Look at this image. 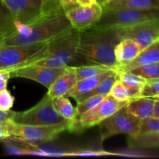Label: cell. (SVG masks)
Wrapping results in <instances>:
<instances>
[{
	"mask_svg": "<svg viewBox=\"0 0 159 159\" xmlns=\"http://www.w3.org/2000/svg\"><path fill=\"white\" fill-rule=\"evenodd\" d=\"M142 120L130 113L125 107L102 120L99 124L101 143L118 134H127L134 137L139 134Z\"/></svg>",
	"mask_w": 159,
	"mask_h": 159,
	"instance_id": "cell-8",
	"label": "cell"
},
{
	"mask_svg": "<svg viewBox=\"0 0 159 159\" xmlns=\"http://www.w3.org/2000/svg\"><path fill=\"white\" fill-rule=\"evenodd\" d=\"M74 68L75 70L77 81L93 77L109 70L113 69V68L103 66V65H93V64H89L88 65H81V66H74Z\"/></svg>",
	"mask_w": 159,
	"mask_h": 159,
	"instance_id": "cell-24",
	"label": "cell"
},
{
	"mask_svg": "<svg viewBox=\"0 0 159 159\" xmlns=\"http://www.w3.org/2000/svg\"><path fill=\"white\" fill-rule=\"evenodd\" d=\"M155 102V100L152 98L141 96L129 101L126 108L135 116L144 120L153 116Z\"/></svg>",
	"mask_w": 159,
	"mask_h": 159,
	"instance_id": "cell-18",
	"label": "cell"
},
{
	"mask_svg": "<svg viewBox=\"0 0 159 159\" xmlns=\"http://www.w3.org/2000/svg\"><path fill=\"white\" fill-rule=\"evenodd\" d=\"M121 40L116 29L90 27L79 32L78 57L89 64L103 65L115 69L118 65L114 51Z\"/></svg>",
	"mask_w": 159,
	"mask_h": 159,
	"instance_id": "cell-2",
	"label": "cell"
},
{
	"mask_svg": "<svg viewBox=\"0 0 159 159\" xmlns=\"http://www.w3.org/2000/svg\"><path fill=\"white\" fill-rule=\"evenodd\" d=\"M129 71L144 78L147 81L159 79V62L138 67Z\"/></svg>",
	"mask_w": 159,
	"mask_h": 159,
	"instance_id": "cell-27",
	"label": "cell"
},
{
	"mask_svg": "<svg viewBox=\"0 0 159 159\" xmlns=\"http://www.w3.org/2000/svg\"><path fill=\"white\" fill-rule=\"evenodd\" d=\"M115 71H116L115 69L109 70V71L102 72L101 74L93 76V77L77 81L75 85L65 94V96L67 98H75L76 96H79V95L88 93L90 90H92L95 87L97 86L103 79H105L106 78L110 75Z\"/></svg>",
	"mask_w": 159,
	"mask_h": 159,
	"instance_id": "cell-17",
	"label": "cell"
},
{
	"mask_svg": "<svg viewBox=\"0 0 159 159\" xmlns=\"http://www.w3.org/2000/svg\"><path fill=\"white\" fill-rule=\"evenodd\" d=\"M154 117L159 118V101L155 100V107H154Z\"/></svg>",
	"mask_w": 159,
	"mask_h": 159,
	"instance_id": "cell-36",
	"label": "cell"
},
{
	"mask_svg": "<svg viewBox=\"0 0 159 159\" xmlns=\"http://www.w3.org/2000/svg\"><path fill=\"white\" fill-rule=\"evenodd\" d=\"M129 9L159 10V0H112L102 9Z\"/></svg>",
	"mask_w": 159,
	"mask_h": 159,
	"instance_id": "cell-19",
	"label": "cell"
},
{
	"mask_svg": "<svg viewBox=\"0 0 159 159\" xmlns=\"http://www.w3.org/2000/svg\"><path fill=\"white\" fill-rule=\"evenodd\" d=\"M141 89L127 87L117 80L113 85L110 94L118 100L130 101L136 98L141 97Z\"/></svg>",
	"mask_w": 159,
	"mask_h": 159,
	"instance_id": "cell-22",
	"label": "cell"
},
{
	"mask_svg": "<svg viewBox=\"0 0 159 159\" xmlns=\"http://www.w3.org/2000/svg\"><path fill=\"white\" fill-rule=\"evenodd\" d=\"M9 137V133L7 124L6 125H0V141H4Z\"/></svg>",
	"mask_w": 159,
	"mask_h": 159,
	"instance_id": "cell-34",
	"label": "cell"
},
{
	"mask_svg": "<svg viewBox=\"0 0 159 159\" xmlns=\"http://www.w3.org/2000/svg\"><path fill=\"white\" fill-rule=\"evenodd\" d=\"M128 146L131 148H154L159 147V132L129 137Z\"/></svg>",
	"mask_w": 159,
	"mask_h": 159,
	"instance_id": "cell-21",
	"label": "cell"
},
{
	"mask_svg": "<svg viewBox=\"0 0 159 159\" xmlns=\"http://www.w3.org/2000/svg\"><path fill=\"white\" fill-rule=\"evenodd\" d=\"M9 137L16 141H21L32 147L54 141L65 130L73 131L74 122L65 120L52 125H24L12 120L7 124Z\"/></svg>",
	"mask_w": 159,
	"mask_h": 159,
	"instance_id": "cell-4",
	"label": "cell"
},
{
	"mask_svg": "<svg viewBox=\"0 0 159 159\" xmlns=\"http://www.w3.org/2000/svg\"><path fill=\"white\" fill-rule=\"evenodd\" d=\"M152 99H155V100L159 101V95H158V96H155V97H153V98H152Z\"/></svg>",
	"mask_w": 159,
	"mask_h": 159,
	"instance_id": "cell-39",
	"label": "cell"
},
{
	"mask_svg": "<svg viewBox=\"0 0 159 159\" xmlns=\"http://www.w3.org/2000/svg\"><path fill=\"white\" fill-rule=\"evenodd\" d=\"M106 96H94L85 99L82 102L77 103V106L75 107V118L74 126L75 124V123L85 113H86L87 112H89L92 109L94 108L95 107H96ZM73 130H74V129H73Z\"/></svg>",
	"mask_w": 159,
	"mask_h": 159,
	"instance_id": "cell-26",
	"label": "cell"
},
{
	"mask_svg": "<svg viewBox=\"0 0 159 159\" xmlns=\"http://www.w3.org/2000/svg\"><path fill=\"white\" fill-rule=\"evenodd\" d=\"M65 120L57 113L53 105V98L46 94L43 99L30 110L16 113L12 121L24 125H52Z\"/></svg>",
	"mask_w": 159,
	"mask_h": 159,
	"instance_id": "cell-9",
	"label": "cell"
},
{
	"mask_svg": "<svg viewBox=\"0 0 159 159\" xmlns=\"http://www.w3.org/2000/svg\"><path fill=\"white\" fill-rule=\"evenodd\" d=\"M110 155H118V154L112 152H104V151H81L77 152H67L66 157L71 156H110Z\"/></svg>",
	"mask_w": 159,
	"mask_h": 159,
	"instance_id": "cell-31",
	"label": "cell"
},
{
	"mask_svg": "<svg viewBox=\"0 0 159 159\" xmlns=\"http://www.w3.org/2000/svg\"><path fill=\"white\" fill-rule=\"evenodd\" d=\"M102 7L95 2L91 6H79L65 12L71 28L81 32L89 29L100 19Z\"/></svg>",
	"mask_w": 159,
	"mask_h": 159,
	"instance_id": "cell-13",
	"label": "cell"
},
{
	"mask_svg": "<svg viewBox=\"0 0 159 159\" xmlns=\"http://www.w3.org/2000/svg\"><path fill=\"white\" fill-rule=\"evenodd\" d=\"M118 80V75L117 71H115L114 72L112 73L110 75L106 78L105 79L102 81L97 86L95 87L89 92L84 94L79 95V96H76L74 99H75L77 103L82 102L85 99H88V98L92 97L94 96H107L110 94V91H111L112 88H113V85L115 82Z\"/></svg>",
	"mask_w": 159,
	"mask_h": 159,
	"instance_id": "cell-20",
	"label": "cell"
},
{
	"mask_svg": "<svg viewBox=\"0 0 159 159\" xmlns=\"http://www.w3.org/2000/svg\"><path fill=\"white\" fill-rule=\"evenodd\" d=\"M48 42L26 45H1L0 70L12 71L37 61L44 56Z\"/></svg>",
	"mask_w": 159,
	"mask_h": 159,
	"instance_id": "cell-5",
	"label": "cell"
},
{
	"mask_svg": "<svg viewBox=\"0 0 159 159\" xmlns=\"http://www.w3.org/2000/svg\"><path fill=\"white\" fill-rule=\"evenodd\" d=\"M67 68L68 67L51 68L31 64L10 71V78H23L30 79L41 84L47 89H49L53 82L66 71Z\"/></svg>",
	"mask_w": 159,
	"mask_h": 159,
	"instance_id": "cell-12",
	"label": "cell"
},
{
	"mask_svg": "<svg viewBox=\"0 0 159 159\" xmlns=\"http://www.w3.org/2000/svg\"><path fill=\"white\" fill-rule=\"evenodd\" d=\"M155 132H159V118L152 116L142 120L138 134L155 133Z\"/></svg>",
	"mask_w": 159,
	"mask_h": 159,
	"instance_id": "cell-28",
	"label": "cell"
},
{
	"mask_svg": "<svg viewBox=\"0 0 159 159\" xmlns=\"http://www.w3.org/2000/svg\"><path fill=\"white\" fill-rule=\"evenodd\" d=\"M129 101H120L113 98L110 94L106 96L96 107L83 115L74 126V130L85 129L99 125L122 107L127 106Z\"/></svg>",
	"mask_w": 159,
	"mask_h": 159,
	"instance_id": "cell-10",
	"label": "cell"
},
{
	"mask_svg": "<svg viewBox=\"0 0 159 159\" xmlns=\"http://www.w3.org/2000/svg\"><path fill=\"white\" fill-rule=\"evenodd\" d=\"M12 20L29 24L41 18L51 9L60 7L57 0H0Z\"/></svg>",
	"mask_w": 159,
	"mask_h": 159,
	"instance_id": "cell-7",
	"label": "cell"
},
{
	"mask_svg": "<svg viewBox=\"0 0 159 159\" xmlns=\"http://www.w3.org/2000/svg\"><path fill=\"white\" fill-rule=\"evenodd\" d=\"M57 2L64 12H67L79 6L78 0H57Z\"/></svg>",
	"mask_w": 159,
	"mask_h": 159,
	"instance_id": "cell-32",
	"label": "cell"
},
{
	"mask_svg": "<svg viewBox=\"0 0 159 159\" xmlns=\"http://www.w3.org/2000/svg\"><path fill=\"white\" fill-rule=\"evenodd\" d=\"M6 34H3L2 32H1V31H0V46L2 44L3 41H4V40L6 39Z\"/></svg>",
	"mask_w": 159,
	"mask_h": 159,
	"instance_id": "cell-38",
	"label": "cell"
},
{
	"mask_svg": "<svg viewBox=\"0 0 159 159\" xmlns=\"http://www.w3.org/2000/svg\"><path fill=\"white\" fill-rule=\"evenodd\" d=\"M79 41V31L70 30L49 40L44 56L33 64L51 68L71 66V64L79 57L76 51Z\"/></svg>",
	"mask_w": 159,
	"mask_h": 159,
	"instance_id": "cell-3",
	"label": "cell"
},
{
	"mask_svg": "<svg viewBox=\"0 0 159 159\" xmlns=\"http://www.w3.org/2000/svg\"><path fill=\"white\" fill-rule=\"evenodd\" d=\"M53 105L60 116L70 121H75V107L72 106L68 98L65 96L53 98Z\"/></svg>",
	"mask_w": 159,
	"mask_h": 159,
	"instance_id": "cell-23",
	"label": "cell"
},
{
	"mask_svg": "<svg viewBox=\"0 0 159 159\" xmlns=\"http://www.w3.org/2000/svg\"><path fill=\"white\" fill-rule=\"evenodd\" d=\"M95 2H96V0H78V3L79 6H91Z\"/></svg>",
	"mask_w": 159,
	"mask_h": 159,
	"instance_id": "cell-35",
	"label": "cell"
},
{
	"mask_svg": "<svg viewBox=\"0 0 159 159\" xmlns=\"http://www.w3.org/2000/svg\"><path fill=\"white\" fill-rule=\"evenodd\" d=\"M9 79H11L9 70H0V92L6 89Z\"/></svg>",
	"mask_w": 159,
	"mask_h": 159,
	"instance_id": "cell-33",
	"label": "cell"
},
{
	"mask_svg": "<svg viewBox=\"0 0 159 159\" xmlns=\"http://www.w3.org/2000/svg\"><path fill=\"white\" fill-rule=\"evenodd\" d=\"M120 39H131L141 49L149 46L159 38V19L148 20L126 27L116 28Z\"/></svg>",
	"mask_w": 159,
	"mask_h": 159,
	"instance_id": "cell-11",
	"label": "cell"
},
{
	"mask_svg": "<svg viewBox=\"0 0 159 159\" xmlns=\"http://www.w3.org/2000/svg\"><path fill=\"white\" fill-rule=\"evenodd\" d=\"M117 71L118 80L122 82L126 86L134 89H139L142 90V88L145 85L146 80L144 78L135 75L130 71Z\"/></svg>",
	"mask_w": 159,
	"mask_h": 159,
	"instance_id": "cell-25",
	"label": "cell"
},
{
	"mask_svg": "<svg viewBox=\"0 0 159 159\" xmlns=\"http://www.w3.org/2000/svg\"><path fill=\"white\" fill-rule=\"evenodd\" d=\"M159 95V79L148 80L141 90V97L153 98Z\"/></svg>",
	"mask_w": 159,
	"mask_h": 159,
	"instance_id": "cell-29",
	"label": "cell"
},
{
	"mask_svg": "<svg viewBox=\"0 0 159 159\" xmlns=\"http://www.w3.org/2000/svg\"><path fill=\"white\" fill-rule=\"evenodd\" d=\"M110 1H112V0H96V2L98 3L99 6H101L103 8V6H105L106 5L108 2H110Z\"/></svg>",
	"mask_w": 159,
	"mask_h": 159,
	"instance_id": "cell-37",
	"label": "cell"
},
{
	"mask_svg": "<svg viewBox=\"0 0 159 159\" xmlns=\"http://www.w3.org/2000/svg\"><path fill=\"white\" fill-rule=\"evenodd\" d=\"M12 34L6 37L2 45H26L48 42L71 30L65 12L60 7L51 9L41 18L29 24H20L13 20Z\"/></svg>",
	"mask_w": 159,
	"mask_h": 159,
	"instance_id": "cell-1",
	"label": "cell"
},
{
	"mask_svg": "<svg viewBox=\"0 0 159 159\" xmlns=\"http://www.w3.org/2000/svg\"><path fill=\"white\" fill-rule=\"evenodd\" d=\"M159 62V38L149 46L141 50L138 56L131 61L120 64L116 67V71H129L138 67Z\"/></svg>",
	"mask_w": 159,
	"mask_h": 159,
	"instance_id": "cell-14",
	"label": "cell"
},
{
	"mask_svg": "<svg viewBox=\"0 0 159 159\" xmlns=\"http://www.w3.org/2000/svg\"><path fill=\"white\" fill-rule=\"evenodd\" d=\"M155 19H159V10H141L129 8L103 9L100 19L91 27L116 29Z\"/></svg>",
	"mask_w": 159,
	"mask_h": 159,
	"instance_id": "cell-6",
	"label": "cell"
},
{
	"mask_svg": "<svg viewBox=\"0 0 159 159\" xmlns=\"http://www.w3.org/2000/svg\"><path fill=\"white\" fill-rule=\"evenodd\" d=\"M138 43L131 39H122L115 48V58L118 65L131 61L141 51Z\"/></svg>",
	"mask_w": 159,
	"mask_h": 159,
	"instance_id": "cell-16",
	"label": "cell"
},
{
	"mask_svg": "<svg viewBox=\"0 0 159 159\" xmlns=\"http://www.w3.org/2000/svg\"><path fill=\"white\" fill-rule=\"evenodd\" d=\"M15 98L11 95L7 89L0 92V110L8 111L12 109Z\"/></svg>",
	"mask_w": 159,
	"mask_h": 159,
	"instance_id": "cell-30",
	"label": "cell"
},
{
	"mask_svg": "<svg viewBox=\"0 0 159 159\" xmlns=\"http://www.w3.org/2000/svg\"><path fill=\"white\" fill-rule=\"evenodd\" d=\"M77 79L74 66H68L66 71L59 76L49 89H48V92L47 94L49 95L51 98L65 96V94L75 85Z\"/></svg>",
	"mask_w": 159,
	"mask_h": 159,
	"instance_id": "cell-15",
	"label": "cell"
}]
</instances>
